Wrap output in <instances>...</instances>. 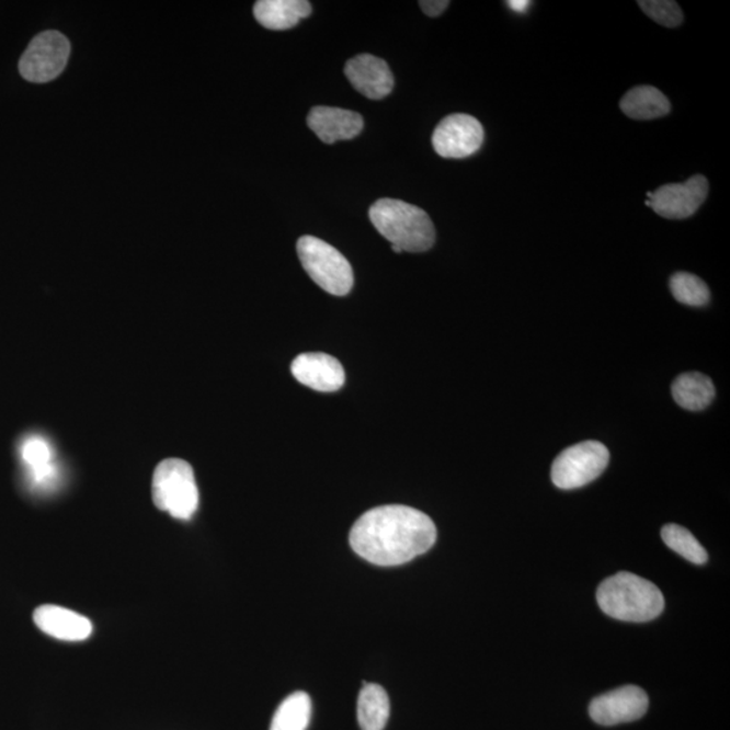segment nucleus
Segmentation results:
<instances>
[{
	"label": "nucleus",
	"mask_w": 730,
	"mask_h": 730,
	"mask_svg": "<svg viewBox=\"0 0 730 730\" xmlns=\"http://www.w3.org/2000/svg\"><path fill=\"white\" fill-rule=\"evenodd\" d=\"M437 538L436 525L420 510L387 505L370 509L352 526L350 543L369 563L393 567L424 555Z\"/></svg>",
	"instance_id": "obj_1"
},
{
	"label": "nucleus",
	"mask_w": 730,
	"mask_h": 730,
	"mask_svg": "<svg viewBox=\"0 0 730 730\" xmlns=\"http://www.w3.org/2000/svg\"><path fill=\"white\" fill-rule=\"evenodd\" d=\"M596 601L606 616L628 623H648L664 611V596L652 582L618 572L601 583Z\"/></svg>",
	"instance_id": "obj_2"
},
{
	"label": "nucleus",
	"mask_w": 730,
	"mask_h": 730,
	"mask_svg": "<svg viewBox=\"0 0 730 730\" xmlns=\"http://www.w3.org/2000/svg\"><path fill=\"white\" fill-rule=\"evenodd\" d=\"M369 219L375 229L402 252H426L436 241V230L426 212L403 201H376L369 208Z\"/></svg>",
	"instance_id": "obj_3"
},
{
	"label": "nucleus",
	"mask_w": 730,
	"mask_h": 730,
	"mask_svg": "<svg viewBox=\"0 0 730 730\" xmlns=\"http://www.w3.org/2000/svg\"><path fill=\"white\" fill-rule=\"evenodd\" d=\"M152 495L156 507L178 520H190L199 506L194 469L182 459H167L155 469Z\"/></svg>",
	"instance_id": "obj_4"
},
{
	"label": "nucleus",
	"mask_w": 730,
	"mask_h": 730,
	"mask_svg": "<svg viewBox=\"0 0 730 730\" xmlns=\"http://www.w3.org/2000/svg\"><path fill=\"white\" fill-rule=\"evenodd\" d=\"M297 249L305 271L324 292L335 297L351 292L355 282L352 266L338 249L312 236L300 237Z\"/></svg>",
	"instance_id": "obj_5"
},
{
	"label": "nucleus",
	"mask_w": 730,
	"mask_h": 730,
	"mask_svg": "<svg viewBox=\"0 0 730 730\" xmlns=\"http://www.w3.org/2000/svg\"><path fill=\"white\" fill-rule=\"evenodd\" d=\"M611 454L598 442H584L572 445L556 457L550 478L556 487L563 490L586 486L605 471Z\"/></svg>",
	"instance_id": "obj_6"
},
{
	"label": "nucleus",
	"mask_w": 730,
	"mask_h": 730,
	"mask_svg": "<svg viewBox=\"0 0 730 730\" xmlns=\"http://www.w3.org/2000/svg\"><path fill=\"white\" fill-rule=\"evenodd\" d=\"M71 45L59 32H44L33 38L20 61L23 79L32 83H46L59 77L66 68Z\"/></svg>",
	"instance_id": "obj_7"
},
{
	"label": "nucleus",
	"mask_w": 730,
	"mask_h": 730,
	"mask_svg": "<svg viewBox=\"0 0 730 730\" xmlns=\"http://www.w3.org/2000/svg\"><path fill=\"white\" fill-rule=\"evenodd\" d=\"M484 141L482 124L468 114H450L433 133L432 144L444 159H466L478 152Z\"/></svg>",
	"instance_id": "obj_8"
},
{
	"label": "nucleus",
	"mask_w": 730,
	"mask_h": 730,
	"mask_svg": "<svg viewBox=\"0 0 730 730\" xmlns=\"http://www.w3.org/2000/svg\"><path fill=\"white\" fill-rule=\"evenodd\" d=\"M709 194V182L703 175L689 178L685 183L663 185L648 193L646 205L658 216L669 219H685L694 216Z\"/></svg>",
	"instance_id": "obj_9"
},
{
	"label": "nucleus",
	"mask_w": 730,
	"mask_h": 730,
	"mask_svg": "<svg viewBox=\"0 0 730 730\" xmlns=\"http://www.w3.org/2000/svg\"><path fill=\"white\" fill-rule=\"evenodd\" d=\"M649 699L645 689L624 686L596 697L590 704V717L600 726L613 727L618 723L639 720L648 710Z\"/></svg>",
	"instance_id": "obj_10"
},
{
	"label": "nucleus",
	"mask_w": 730,
	"mask_h": 730,
	"mask_svg": "<svg viewBox=\"0 0 730 730\" xmlns=\"http://www.w3.org/2000/svg\"><path fill=\"white\" fill-rule=\"evenodd\" d=\"M292 373L299 384L316 391H338L345 384L343 365L327 353H303L293 362Z\"/></svg>",
	"instance_id": "obj_11"
},
{
	"label": "nucleus",
	"mask_w": 730,
	"mask_h": 730,
	"mask_svg": "<svg viewBox=\"0 0 730 730\" xmlns=\"http://www.w3.org/2000/svg\"><path fill=\"white\" fill-rule=\"evenodd\" d=\"M351 84L369 100H384L393 89V77L385 60L373 55L353 57L345 66Z\"/></svg>",
	"instance_id": "obj_12"
},
{
	"label": "nucleus",
	"mask_w": 730,
	"mask_h": 730,
	"mask_svg": "<svg viewBox=\"0 0 730 730\" xmlns=\"http://www.w3.org/2000/svg\"><path fill=\"white\" fill-rule=\"evenodd\" d=\"M307 125L324 144L352 140L361 135L364 121L361 114L339 107L311 109Z\"/></svg>",
	"instance_id": "obj_13"
},
{
	"label": "nucleus",
	"mask_w": 730,
	"mask_h": 730,
	"mask_svg": "<svg viewBox=\"0 0 730 730\" xmlns=\"http://www.w3.org/2000/svg\"><path fill=\"white\" fill-rule=\"evenodd\" d=\"M34 624L45 635L62 641H83L92 635V623L77 612L56 605H43L33 614Z\"/></svg>",
	"instance_id": "obj_14"
},
{
	"label": "nucleus",
	"mask_w": 730,
	"mask_h": 730,
	"mask_svg": "<svg viewBox=\"0 0 730 730\" xmlns=\"http://www.w3.org/2000/svg\"><path fill=\"white\" fill-rule=\"evenodd\" d=\"M306 0H260L254 4V19L270 31H287L311 14Z\"/></svg>",
	"instance_id": "obj_15"
},
{
	"label": "nucleus",
	"mask_w": 730,
	"mask_h": 730,
	"mask_svg": "<svg viewBox=\"0 0 730 730\" xmlns=\"http://www.w3.org/2000/svg\"><path fill=\"white\" fill-rule=\"evenodd\" d=\"M627 117L637 121L657 119L671 112V103L662 91L652 85L635 87L619 103Z\"/></svg>",
	"instance_id": "obj_16"
},
{
	"label": "nucleus",
	"mask_w": 730,
	"mask_h": 730,
	"mask_svg": "<svg viewBox=\"0 0 730 730\" xmlns=\"http://www.w3.org/2000/svg\"><path fill=\"white\" fill-rule=\"evenodd\" d=\"M672 396L681 408L704 410L715 399V385L708 376L698 373L683 374L672 385Z\"/></svg>",
	"instance_id": "obj_17"
},
{
	"label": "nucleus",
	"mask_w": 730,
	"mask_h": 730,
	"mask_svg": "<svg viewBox=\"0 0 730 730\" xmlns=\"http://www.w3.org/2000/svg\"><path fill=\"white\" fill-rule=\"evenodd\" d=\"M390 717V699L386 689L365 683L357 700V720L363 730H384Z\"/></svg>",
	"instance_id": "obj_18"
},
{
	"label": "nucleus",
	"mask_w": 730,
	"mask_h": 730,
	"mask_svg": "<svg viewBox=\"0 0 730 730\" xmlns=\"http://www.w3.org/2000/svg\"><path fill=\"white\" fill-rule=\"evenodd\" d=\"M311 718L309 694L297 692L288 695L272 718L270 730H306Z\"/></svg>",
	"instance_id": "obj_19"
},
{
	"label": "nucleus",
	"mask_w": 730,
	"mask_h": 730,
	"mask_svg": "<svg viewBox=\"0 0 730 730\" xmlns=\"http://www.w3.org/2000/svg\"><path fill=\"white\" fill-rule=\"evenodd\" d=\"M662 537L665 546L692 563L700 566L708 561V552L686 527L675 524L665 525Z\"/></svg>",
	"instance_id": "obj_20"
},
{
	"label": "nucleus",
	"mask_w": 730,
	"mask_h": 730,
	"mask_svg": "<svg viewBox=\"0 0 730 730\" xmlns=\"http://www.w3.org/2000/svg\"><path fill=\"white\" fill-rule=\"evenodd\" d=\"M670 288L677 303L687 306L700 307L709 304L710 292L708 284L698 276L677 272L671 277Z\"/></svg>",
	"instance_id": "obj_21"
},
{
	"label": "nucleus",
	"mask_w": 730,
	"mask_h": 730,
	"mask_svg": "<svg viewBox=\"0 0 730 730\" xmlns=\"http://www.w3.org/2000/svg\"><path fill=\"white\" fill-rule=\"evenodd\" d=\"M23 460L31 467L33 478L36 482H43L52 475L50 460L52 452L50 446L45 440L39 437H32L26 440L22 446Z\"/></svg>",
	"instance_id": "obj_22"
},
{
	"label": "nucleus",
	"mask_w": 730,
	"mask_h": 730,
	"mask_svg": "<svg viewBox=\"0 0 730 730\" xmlns=\"http://www.w3.org/2000/svg\"><path fill=\"white\" fill-rule=\"evenodd\" d=\"M639 5L649 19L665 27H676L683 22L680 4L672 0H640Z\"/></svg>",
	"instance_id": "obj_23"
},
{
	"label": "nucleus",
	"mask_w": 730,
	"mask_h": 730,
	"mask_svg": "<svg viewBox=\"0 0 730 730\" xmlns=\"http://www.w3.org/2000/svg\"><path fill=\"white\" fill-rule=\"evenodd\" d=\"M420 5L426 15L434 19V16L442 15L448 9L449 2L448 0H422Z\"/></svg>",
	"instance_id": "obj_24"
},
{
	"label": "nucleus",
	"mask_w": 730,
	"mask_h": 730,
	"mask_svg": "<svg viewBox=\"0 0 730 730\" xmlns=\"http://www.w3.org/2000/svg\"><path fill=\"white\" fill-rule=\"evenodd\" d=\"M507 4L510 9L517 11V13H524L529 8L531 2H527V0H510Z\"/></svg>",
	"instance_id": "obj_25"
},
{
	"label": "nucleus",
	"mask_w": 730,
	"mask_h": 730,
	"mask_svg": "<svg viewBox=\"0 0 730 730\" xmlns=\"http://www.w3.org/2000/svg\"><path fill=\"white\" fill-rule=\"evenodd\" d=\"M391 249H392V251L396 252V253H402V249H401V248H398V247H396V246H391Z\"/></svg>",
	"instance_id": "obj_26"
}]
</instances>
